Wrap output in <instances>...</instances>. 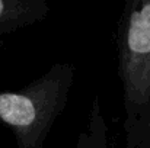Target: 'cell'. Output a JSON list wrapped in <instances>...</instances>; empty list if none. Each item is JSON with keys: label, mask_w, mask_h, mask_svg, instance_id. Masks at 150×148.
<instances>
[{"label": "cell", "mask_w": 150, "mask_h": 148, "mask_svg": "<svg viewBox=\"0 0 150 148\" xmlns=\"http://www.w3.org/2000/svg\"><path fill=\"white\" fill-rule=\"evenodd\" d=\"M74 65L57 62L19 92H0V122L13 129L18 148H42L64 110L74 80Z\"/></svg>", "instance_id": "6da1fadb"}, {"label": "cell", "mask_w": 150, "mask_h": 148, "mask_svg": "<svg viewBox=\"0 0 150 148\" xmlns=\"http://www.w3.org/2000/svg\"><path fill=\"white\" fill-rule=\"evenodd\" d=\"M118 76L122 84L124 132L131 138L150 109V0H128L120 18Z\"/></svg>", "instance_id": "7a4b0ae2"}, {"label": "cell", "mask_w": 150, "mask_h": 148, "mask_svg": "<svg viewBox=\"0 0 150 148\" xmlns=\"http://www.w3.org/2000/svg\"><path fill=\"white\" fill-rule=\"evenodd\" d=\"M73 148H108V125L98 95L93 96L86 125L77 135Z\"/></svg>", "instance_id": "3957f363"}, {"label": "cell", "mask_w": 150, "mask_h": 148, "mask_svg": "<svg viewBox=\"0 0 150 148\" xmlns=\"http://www.w3.org/2000/svg\"><path fill=\"white\" fill-rule=\"evenodd\" d=\"M125 148H150V109L134 135L125 140Z\"/></svg>", "instance_id": "277c9868"}]
</instances>
